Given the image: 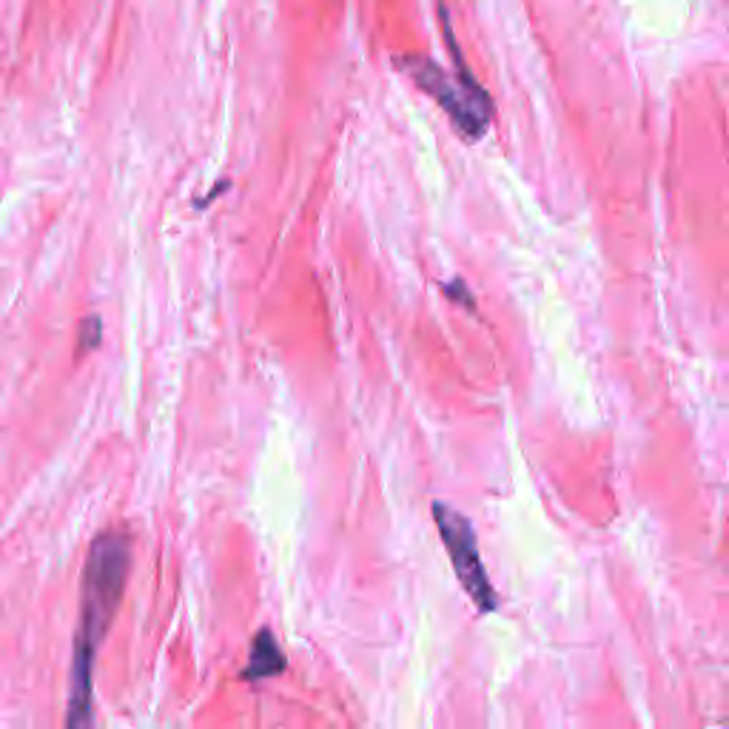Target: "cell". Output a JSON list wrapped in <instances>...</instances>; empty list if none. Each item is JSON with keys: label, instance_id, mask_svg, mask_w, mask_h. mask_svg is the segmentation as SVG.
<instances>
[{"label": "cell", "instance_id": "cell-1", "mask_svg": "<svg viewBox=\"0 0 729 729\" xmlns=\"http://www.w3.org/2000/svg\"><path fill=\"white\" fill-rule=\"evenodd\" d=\"M132 545L117 531L100 533L89 547L80 581V622L71 656L66 729H94V661L106 641L126 590Z\"/></svg>", "mask_w": 729, "mask_h": 729}, {"label": "cell", "instance_id": "cell-2", "mask_svg": "<svg viewBox=\"0 0 729 729\" xmlns=\"http://www.w3.org/2000/svg\"><path fill=\"white\" fill-rule=\"evenodd\" d=\"M399 66H405V71L451 114V121L456 123V128L468 140H479L488 132L490 121H493V103H490L488 92L479 86V80H474L470 69L462 60V49L456 52L459 80L445 75L442 66H436L422 55L399 57Z\"/></svg>", "mask_w": 729, "mask_h": 729}, {"label": "cell", "instance_id": "cell-3", "mask_svg": "<svg viewBox=\"0 0 729 729\" xmlns=\"http://www.w3.org/2000/svg\"><path fill=\"white\" fill-rule=\"evenodd\" d=\"M431 513L433 522L440 524L447 559L454 565L456 579L465 588V593L470 595V602L476 604L479 613H493L499 607V595H496L493 584L488 579V570H485L482 553H479V545H476L474 524L462 516L459 510H454L445 502H433Z\"/></svg>", "mask_w": 729, "mask_h": 729}, {"label": "cell", "instance_id": "cell-4", "mask_svg": "<svg viewBox=\"0 0 729 729\" xmlns=\"http://www.w3.org/2000/svg\"><path fill=\"white\" fill-rule=\"evenodd\" d=\"M285 652L280 650L276 638L271 630H260L251 641V656H248V664L242 670V679L246 681H262V679H274L285 670Z\"/></svg>", "mask_w": 729, "mask_h": 729}, {"label": "cell", "instance_id": "cell-5", "mask_svg": "<svg viewBox=\"0 0 729 729\" xmlns=\"http://www.w3.org/2000/svg\"><path fill=\"white\" fill-rule=\"evenodd\" d=\"M100 333H103V326H100L98 317H86L83 326H80V351H92V348H98L100 342Z\"/></svg>", "mask_w": 729, "mask_h": 729}]
</instances>
